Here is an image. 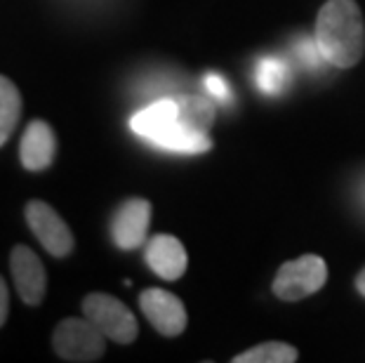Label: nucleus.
<instances>
[{
  "instance_id": "13",
  "label": "nucleus",
  "mask_w": 365,
  "mask_h": 363,
  "mask_svg": "<svg viewBox=\"0 0 365 363\" xmlns=\"http://www.w3.org/2000/svg\"><path fill=\"white\" fill-rule=\"evenodd\" d=\"M177 106H180V123L196 133H207L215 123V104L207 97L200 95H177Z\"/></svg>"
},
{
  "instance_id": "14",
  "label": "nucleus",
  "mask_w": 365,
  "mask_h": 363,
  "mask_svg": "<svg viewBox=\"0 0 365 363\" xmlns=\"http://www.w3.org/2000/svg\"><path fill=\"white\" fill-rule=\"evenodd\" d=\"M21 118V95L10 78L0 76V146L14 133Z\"/></svg>"
},
{
  "instance_id": "20",
  "label": "nucleus",
  "mask_w": 365,
  "mask_h": 363,
  "mask_svg": "<svg viewBox=\"0 0 365 363\" xmlns=\"http://www.w3.org/2000/svg\"><path fill=\"white\" fill-rule=\"evenodd\" d=\"M356 288H359V292L365 297V269L359 274V279H356Z\"/></svg>"
},
{
  "instance_id": "19",
  "label": "nucleus",
  "mask_w": 365,
  "mask_h": 363,
  "mask_svg": "<svg viewBox=\"0 0 365 363\" xmlns=\"http://www.w3.org/2000/svg\"><path fill=\"white\" fill-rule=\"evenodd\" d=\"M7 309H10V295H7L5 279L0 276V326L7 321Z\"/></svg>"
},
{
  "instance_id": "2",
  "label": "nucleus",
  "mask_w": 365,
  "mask_h": 363,
  "mask_svg": "<svg viewBox=\"0 0 365 363\" xmlns=\"http://www.w3.org/2000/svg\"><path fill=\"white\" fill-rule=\"evenodd\" d=\"M83 314H85V319H90L95 323L108 339H113V342H118V344L135 342V337L139 333L135 314H132L118 297L106 295V292H90V295L83 300Z\"/></svg>"
},
{
  "instance_id": "16",
  "label": "nucleus",
  "mask_w": 365,
  "mask_h": 363,
  "mask_svg": "<svg viewBox=\"0 0 365 363\" xmlns=\"http://www.w3.org/2000/svg\"><path fill=\"white\" fill-rule=\"evenodd\" d=\"M234 361L236 363H292L297 361V349L285 342H264L238 354Z\"/></svg>"
},
{
  "instance_id": "8",
  "label": "nucleus",
  "mask_w": 365,
  "mask_h": 363,
  "mask_svg": "<svg viewBox=\"0 0 365 363\" xmlns=\"http://www.w3.org/2000/svg\"><path fill=\"white\" fill-rule=\"evenodd\" d=\"M151 220V203L144 198H130L120 205L113 218V241L123 250H135L142 245Z\"/></svg>"
},
{
  "instance_id": "4",
  "label": "nucleus",
  "mask_w": 365,
  "mask_h": 363,
  "mask_svg": "<svg viewBox=\"0 0 365 363\" xmlns=\"http://www.w3.org/2000/svg\"><path fill=\"white\" fill-rule=\"evenodd\" d=\"M328 281V267H325L323 257L318 255H304L299 260L285 262L278 269L274 292L276 297L285 300V302H297L309 295L318 292Z\"/></svg>"
},
{
  "instance_id": "1",
  "label": "nucleus",
  "mask_w": 365,
  "mask_h": 363,
  "mask_svg": "<svg viewBox=\"0 0 365 363\" xmlns=\"http://www.w3.org/2000/svg\"><path fill=\"white\" fill-rule=\"evenodd\" d=\"M316 41L337 68L356 66L365 50V21L356 0H328L316 19Z\"/></svg>"
},
{
  "instance_id": "7",
  "label": "nucleus",
  "mask_w": 365,
  "mask_h": 363,
  "mask_svg": "<svg viewBox=\"0 0 365 363\" xmlns=\"http://www.w3.org/2000/svg\"><path fill=\"white\" fill-rule=\"evenodd\" d=\"M10 269L19 297L31 307L41 305L48 288V276L38 255L26 245H14L10 252Z\"/></svg>"
},
{
  "instance_id": "11",
  "label": "nucleus",
  "mask_w": 365,
  "mask_h": 363,
  "mask_svg": "<svg viewBox=\"0 0 365 363\" xmlns=\"http://www.w3.org/2000/svg\"><path fill=\"white\" fill-rule=\"evenodd\" d=\"M177 121H180V106H177V99L165 97V99H158V102L149 104L146 109L132 116L130 128L135 130V135L149 140L151 135L160 133V130H165L168 126H173Z\"/></svg>"
},
{
  "instance_id": "9",
  "label": "nucleus",
  "mask_w": 365,
  "mask_h": 363,
  "mask_svg": "<svg viewBox=\"0 0 365 363\" xmlns=\"http://www.w3.org/2000/svg\"><path fill=\"white\" fill-rule=\"evenodd\" d=\"M57 151V140H54L52 128L45 121H31L24 137H21L19 158L26 170H48L54 160Z\"/></svg>"
},
{
  "instance_id": "6",
  "label": "nucleus",
  "mask_w": 365,
  "mask_h": 363,
  "mask_svg": "<svg viewBox=\"0 0 365 363\" xmlns=\"http://www.w3.org/2000/svg\"><path fill=\"white\" fill-rule=\"evenodd\" d=\"M139 305H142L144 316L149 323L165 337H177L184 333L186 328V309L182 300L168 290L149 288L139 295Z\"/></svg>"
},
{
  "instance_id": "12",
  "label": "nucleus",
  "mask_w": 365,
  "mask_h": 363,
  "mask_svg": "<svg viewBox=\"0 0 365 363\" xmlns=\"http://www.w3.org/2000/svg\"><path fill=\"white\" fill-rule=\"evenodd\" d=\"M146 142L156 144L158 149H168V151H180V153H205L210 151V142L207 133H196V130L186 128L184 123H173L160 133L151 135Z\"/></svg>"
},
{
  "instance_id": "17",
  "label": "nucleus",
  "mask_w": 365,
  "mask_h": 363,
  "mask_svg": "<svg viewBox=\"0 0 365 363\" xmlns=\"http://www.w3.org/2000/svg\"><path fill=\"white\" fill-rule=\"evenodd\" d=\"M294 52H297L299 61L309 68V71H321L325 64H330L321 52V48H318L316 36L314 38H299V41L294 43Z\"/></svg>"
},
{
  "instance_id": "3",
  "label": "nucleus",
  "mask_w": 365,
  "mask_h": 363,
  "mask_svg": "<svg viewBox=\"0 0 365 363\" xmlns=\"http://www.w3.org/2000/svg\"><path fill=\"white\" fill-rule=\"evenodd\" d=\"M104 333L90 319H64L54 330L52 344L64 361H99L104 357Z\"/></svg>"
},
{
  "instance_id": "18",
  "label": "nucleus",
  "mask_w": 365,
  "mask_h": 363,
  "mask_svg": "<svg viewBox=\"0 0 365 363\" xmlns=\"http://www.w3.org/2000/svg\"><path fill=\"white\" fill-rule=\"evenodd\" d=\"M203 83H205L207 95H210V97H215L217 102H224V104L231 102V90H229L227 81H224L220 73H207Z\"/></svg>"
},
{
  "instance_id": "15",
  "label": "nucleus",
  "mask_w": 365,
  "mask_h": 363,
  "mask_svg": "<svg viewBox=\"0 0 365 363\" xmlns=\"http://www.w3.org/2000/svg\"><path fill=\"white\" fill-rule=\"evenodd\" d=\"M287 81H290V71H287V64L281 57H262L255 64V85L259 88L264 95H278V92L285 90Z\"/></svg>"
},
{
  "instance_id": "21",
  "label": "nucleus",
  "mask_w": 365,
  "mask_h": 363,
  "mask_svg": "<svg viewBox=\"0 0 365 363\" xmlns=\"http://www.w3.org/2000/svg\"><path fill=\"white\" fill-rule=\"evenodd\" d=\"M361 198H363V205H365V182L361 184Z\"/></svg>"
},
{
  "instance_id": "10",
  "label": "nucleus",
  "mask_w": 365,
  "mask_h": 363,
  "mask_svg": "<svg viewBox=\"0 0 365 363\" xmlns=\"http://www.w3.org/2000/svg\"><path fill=\"white\" fill-rule=\"evenodd\" d=\"M146 262L160 279L177 281L186 272V250L175 236L158 234L146 245Z\"/></svg>"
},
{
  "instance_id": "5",
  "label": "nucleus",
  "mask_w": 365,
  "mask_h": 363,
  "mask_svg": "<svg viewBox=\"0 0 365 363\" xmlns=\"http://www.w3.org/2000/svg\"><path fill=\"white\" fill-rule=\"evenodd\" d=\"M26 222L45 250L54 257H66L73 250V234L66 222L43 200H31L26 205Z\"/></svg>"
}]
</instances>
